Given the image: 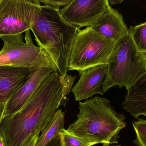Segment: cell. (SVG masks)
Masks as SVG:
<instances>
[{
    "label": "cell",
    "mask_w": 146,
    "mask_h": 146,
    "mask_svg": "<svg viewBox=\"0 0 146 146\" xmlns=\"http://www.w3.org/2000/svg\"><path fill=\"white\" fill-rule=\"evenodd\" d=\"M75 79L53 72L19 111L4 117L0 132L5 146H25L33 137L40 135L57 109L66 105Z\"/></svg>",
    "instance_id": "1"
},
{
    "label": "cell",
    "mask_w": 146,
    "mask_h": 146,
    "mask_svg": "<svg viewBox=\"0 0 146 146\" xmlns=\"http://www.w3.org/2000/svg\"><path fill=\"white\" fill-rule=\"evenodd\" d=\"M125 120L109 99L95 97L79 103L77 119L67 130L94 145H113L118 143L119 133L127 125Z\"/></svg>",
    "instance_id": "2"
},
{
    "label": "cell",
    "mask_w": 146,
    "mask_h": 146,
    "mask_svg": "<svg viewBox=\"0 0 146 146\" xmlns=\"http://www.w3.org/2000/svg\"><path fill=\"white\" fill-rule=\"evenodd\" d=\"M41 5L31 25L38 47L45 50L57 66L61 75L67 74L72 45L79 28L68 22L59 10Z\"/></svg>",
    "instance_id": "3"
},
{
    "label": "cell",
    "mask_w": 146,
    "mask_h": 146,
    "mask_svg": "<svg viewBox=\"0 0 146 146\" xmlns=\"http://www.w3.org/2000/svg\"><path fill=\"white\" fill-rule=\"evenodd\" d=\"M107 66L103 93L116 86L125 87L127 91L146 73V59L137 49L128 30L115 42Z\"/></svg>",
    "instance_id": "4"
},
{
    "label": "cell",
    "mask_w": 146,
    "mask_h": 146,
    "mask_svg": "<svg viewBox=\"0 0 146 146\" xmlns=\"http://www.w3.org/2000/svg\"><path fill=\"white\" fill-rule=\"evenodd\" d=\"M115 42L98 34L91 27L78 29L71 48L68 70H77L80 73L107 64Z\"/></svg>",
    "instance_id": "5"
},
{
    "label": "cell",
    "mask_w": 146,
    "mask_h": 146,
    "mask_svg": "<svg viewBox=\"0 0 146 146\" xmlns=\"http://www.w3.org/2000/svg\"><path fill=\"white\" fill-rule=\"evenodd\" d=\"M30 30L22 33L0 37L3 45L0 51V65L30 69L48 68L54 72L58 68L49 54L33 43Z\"/></svg>",
    "instance_id": "6"
},
{
    "label": "cell",
    "mask_w": 146,
    "mask_h": 146,
    "mask_svg": "<svg viewBox=\"0 0 146 146\" xmlns=\"http://www.w3.org/2000/svg\"><path fill=\"white\" fill-rule=\"evenodd\" d=\"M41 6L39 0H0V37L31 30Z\"/></svg>",
    "instance_id": "7"
},
{
    "label": "cell",
    "mask_w": 146,
    "mask_h": 146,
    "mask_svg": "<svg viewBox=\"0 0 146 146\" xmlns=\"http://www.w3.org/2000/svg\"><path fill=\"white\" fill-rule=\"evenodd\" d=\"M109 4L108 0H72L59 11L68 22L80 29L91 26Z\"/></svg>",
    "instance_id": "8"
},
{
    "label": "cell",
    "mask_w": 146,
    "mask_h": 146,
    "mask_svg": "<svg viewBox=\"0 0 146 146\" xmlns=\"http://www.w3.org/2000/svg\"><path fill=\"white\" fill-rule=\"evenodd\" d=\"M53 72L54 71L53 69L46 67L36 69L6 103L3 117L13 115L19 111L32 97L45 78Z\"/></svg>",
    "instance_id": "9"
},
{
    "label": "cell",
    "mask_w": 146,
    "mask_h": 146,
    "mask_svg": "<svg viewBox=\"0 0 146 146\" xmlns=\"http://www.w3.org/2000/svg\"><path fill=\"white\" fill-rule=\"evenodd\" d=\"M107 71V64H104L80 73V79L71 91L76 101L88 99L95 94L103 95L102 84Z\"/></svg>",
    "instance_id": "10"
},
{
    "label": "cell",
    "mask_w": 146,
    "mask_h": 146,
    "mask_svg": "<svg viewBox=\"0 0 146 146\" xmlns=\"http://www.w3.org/2000/svg\"><path fill=\"white\" fill-rule=\"evenodd\" d=\"M36 69L0 65V103H7Z\"/></svg>",
    "instance_id": "11"
},
{
    "label": "cell",
    "mask_w": 146,
    "mask_h": 146,
    "mask_svg": "<svg viewBox=\"0 0 146 146\" xmlns=\"http://www.w3.org/2000/svg\"><path fill=\"white\" fill-rule=\"evenodd\" d=\"M90 27L99 35L115 41L128 30L121 14L110 4Z\"/></svg>",
    "instance_id": "12"
},
{
    "label": "cell",
    "mask_w": 146,
    "mask_h": 146,
    "mask_svg": "<svg viewBox=\"0 0 146 146\" xmlns=\"http://www.w3.org/2000/svg\"><path fill=\"white\" fill-rule=\"evenodd\" d=\"M127 91L123 108L135 118L146 117V73Z\"/></svg>",
    "instance_id": "13"
},
{
    "label": "cell",
    "mask_w": 146,
    "mask_h": 146,
    "mask_svg": "<svg viewBox=\"0 0 146 146\" xmlns=\"http://www.w3.org/2000/svg\"><path fill=\"white\" fill-rule=\"evenodd\" d=\"M65 113L61 109L57 110L38 136L36 146H45L55 136L60 135L65 129Z\"/></svg>",
    "instance_id": "14"
},
{
    "label": "cell",
    "mask_w": 146,
    "mask_h": 146,
    "mask_svg": "<svg viewBox=\"0 0 146 146\" xmlns=\"http://www.w3.org/2000/svg\"><path fill=\"white\" fill-rule=\"evenodd\" d=\"M131 37L139 52H146V21L128 29Z\"/></svg>",
    "instance_id": "15"
},
{
    "label": "cell",
    "mask_w": 146,
    "mask_h": 146,
    "mask_svg": "<svg viewBox=\"0 0 146 146\" xmlns=\"http://www.w3.org/2000/svg\"><path fill=\"white\" fill-rule=\"evenodd\" d=\"M60 135L62 139V146H92L94 144L84 140L69 133L67 129H64Z\"/></svg>",
    "instance_id": "16"
},
{
    "label": "cell",
    "mask_w": 146,
    "mask_h": 146,
    "mask_svg": "<svg viewBox=\"0 0 146 146\" xmlns=\"http://www.w3.org/2000/svg\"><path fill=\"white\" fill-rule=\"evenodd\" d=\"M136 134L134 143L138 146H146V120L139 119L133 123Z\"/></svg>",
    "instance_id": "17"
},
{
    "label": "cell",
    "mask_w": 146,
    "mask_h": 146,
    "mask_svg": "<svg viewBox=\"0 0 146 146\" xmlns=\"http://www.w3.org/2000/svg\"><path fill=\"white\" fill-rule=\"evenodd\" d=\"M44 5L50 6L57 9H60L61 7H65L70 4L72 0H39Z\"/></svg>",
    "instance_id": "18"
},
{
    "label": "cell",
    "mask_w": 146,
    "mask_h": 146,
    "mask_svg": "<svg viewBox=\"0 0 146 146\" xmlns=\"http://www.w3.org/2000/svg\"><path fill=\"white\" fill-rule=\"evenodd\" d=\"M45 146H62L60 135L55 136Z\"/></svg>",
    "instance_id": "19"
},
{
    "label": "cell",
    "mask_w": 146,
    "mask_h": 146,
    "mask_svg": "<svg viewBox=\"0 0 146 146\" xmlns=\"http://www.w3.org/2000/svg\"><path fill=\"white\" fill-rule=\"evenodd\" d=\"M6 106V103H0V123L3 118V115H4Z\"/></svg>",
    "instance_id": "20"
},
{
    "label": "cell",
    "mask_w": 146,
    "mask_h": 146,
    "mask_svg": "<svg viewBox=\"0 0 146 146\" xmlns=\"http://www.w3.org/2000/svg\"><path fill=\"white\" fill-rule=\"evenodd\" d=\"M39 135H36L33 137L25 146H36Z\"/></svg>",
    "instance_id": "21"
},
{
    "label": "cell",
    "mask_w": 146,
    "mask_h": 146,
    "mask_svg": "<svg viewBox=\"0 0 146 146\" xmlns=\"http://www.w3.org/2000/svg\"><path fill=\"white\" fill-rule=\"evenodd\" d=\"M123 1L122 0H109L108 1L110 5H115L117 4L121 3Z\"/></svg>",
    "instance_id": "22"
},
{
    "label": "cell",
    "mask_w": 146,
    "mask_h": 146,
    "mask_svg": "<svg viewBox=\"0 0 146 146\" xmlns=\"http://www.w3.org/2000/svg\"><path fill=\"white\" fill-rule=\"evenodd\" d=\"M0 146H5L1 132H0Z\"/></svg>",
    "instance_id": "23"
},
{
    "label": "cell",
    "mask_w": 146,
    "mask_h": 146,
    "mask_svg": "<svg viewBox=\"0 0 146 146\" xmlns=\"http://www.w3.org/2000/svg\"><path fill=\"white\" fill-rule=\"evenodd\" d=\"M122 146L121 145H108V144H103L102 146Z\"/></svg>",
    "instance_id": "24"
},
{
    "label": "cell",
    "mask_w": 146,
    "mask_h": 146,
    "mask_svg": "<svg viewBox=\"0 0 146 146\" xmlns=\"http://www.w3.org/2000/svg\"><path fill=\"white\" fill-rule=\"evenodd\" d=\"M143 55H144V57L146 59V52H143Z\"/></svg>",
    "instance_id": "25"
}]
</instances>
